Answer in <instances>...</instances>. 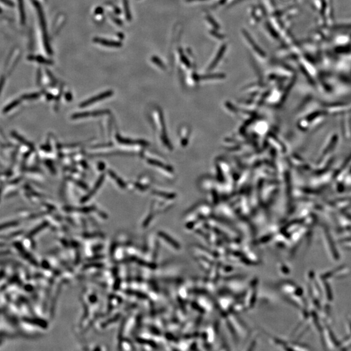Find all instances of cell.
<instances>
[{
	"label": "cell",
	"instance_id": "8992f818",
	"mask_svg": "<svg viewBox=\"0 0 351 351\" xmlns=\"http://www.w3.org/2000/svg\"><path fill=\"white\" fill-rule=\"evenodd\" d=\"M28 59H29L31 61H37V62H39L40 63H42V64H50L53 63V62L52 61H50L49 59H46L44 58L43 57H41V56H32V55H31V56L29 57V58H28Z\"/></svg>",
	"mask_w": 351,
	"mask_h": 351
},
{
	"label": "cell",
	"instance_id": "30bf717a",
	"mask_svg": "<svg viewBox=\"0 0 351 351\" xmlns=\"http://www.w3.org/2000/svg\"><path fill=\"white\" fill-rule=\"evenodd\" d=\"M2 2L7 6H9V7H13L14 6V3L13 2H11V0H2Z\"/></svg>",
	"mask_w": 351,
	"mask_h": 351
},
{
	"label": "cell",
	"instance_id": "277c9868",
	"mask_svg": "<svg viewBox=\"0 0 351 351\" xmlns=\"http://www.w3.org/2000/svg\"><path fill=\"white\" fill-rule=\"evenodd\" d=\"M107 112L104 110L102 111H94L92 112H81V113H76L75 114L72 116V118H86L88 117L90 115L92 116H99V115H105L106 114Z\"/></svg>",
	"mask_w": 351,
	"mask_h": 351
},
{
	"label": "cell",
	"instance_id": "52a82bcc",
	"mask_svg": "<svg viewBox=\"0 0 351 351\" xmlns=\"http://www.w3.org/2000/svg\"><path fill=\"white\" fill-rule=\"evenodd\" d=\"M18 7H19V11H20V20L22 24H24L25 21V11H24V2L23 0H18Z\"/></svg>",
	"mask_w": 351,
	"mask_h": 351
},
{
	"label": "cell",
	"instance_id": "ba28073f",
	"mask_svg": "<svg viewBox=\"0 0 351 351\" xmlns=\"http://www.w3.org/2000/svg\"><path fill=\"white\" fill-rule=\"evenodd\" d=\"M19 102H20V101H19V100H15V101H14L13 102L11 103L10 104H8V105L7 106L5 107V109H3V112H7L9 111L11 109H12L13 108H14L15 106H16L18 105V104L19 103Z\"/></svg>",
	"mask_w": 351,
	"mask_h": 351
},
{
	"label": "cell",
	"instance_id": "6da1fadb",
	"mask_svg": "<svg viewBox=\"0 0 351 351\" xmlns=\"http://www.w3.org/2000/svg\"><path fill=\"white\" fill-rule=\"evenodd\" d=\"M35 6L36 8L37 12H38V14H39V20H40V24L41 25V28H42V31L43 33V39H44V46H45V48L49 54H51L52 53L51 48H50V46L48 42V34L47 33V29H46V20H45V18H44V13L42 11V9L41 7V5L39 4L38 2H35L34 3Z\"/></svg>",
	"mask_w": 351,
	"mask_h": 351
},
{
	"label": "cell",
	"instance_id": "7a4b0ae2",
	"mask_svg": "<svg viewBox=\"0 0 351 351\" xmlns=\"http://www.w3.org/2000/svg\"><path fill=\"white\" fill-rule=\"evenodd\" d=\"M112 92L111 90H107L105 92H102L100 94H98L97 96H94L92 98H90V99H88L86 101H85L84 102H83L81 104L80 106H81V107H86L87 106L91 105V104L96 103L98 101H100V100H102L103 99H106L107 98L110 97L112 95Z\"/></svg>",
	"mask_w": 351,
	"mask_h": 351
},
{
	"label": "cell",
	"instance_id": "5b68a950",
	"mask_svg": "<svg viewBox=\"0 0 351 351\" xmlns=\"http://www.w3.org/2000/svg\"><path fill=\"white\" fill-rule=\"evenodd\" d=\"M103 179H104V176H103V175H101V176H100V178L98 179V181L96 182L95 185H94V187L92 188V191L87 195V196H85V197L84 198L85 200H87V199L89 198L91 196H92L94 193H95L96 192L97 189H98L100 188V187L101 186V184L103 183Z\"/></svg>",
	"mask_w": 351,
	"mask_h": 351
},
{
	"label": "cell",
	"instance_id": "9c48e42d",
	"mask_svg": "<svg viewBox=\"0 0 351 351\" xmlns=\"http://www.w3.org/2000/svg\"><path fill=\"white\" fill-rule=\"evenodd\" d=\"M39 96H40L39 93H33V94H25V95L23 96L22 98L24 99H34L39 97Z\"/></svg>",
	"mask_w": 351,
	"mask_h": 351
},
{
	"label": "cell",
	"instance_id": "3957f363",
	"mask_svg": "<svg viewBox=\"0 0 351 351\" xmlns=\"http://www.w3.org/2000/svg\"><path fill=\"white\" fill-rule=\"evenodd\" d=\"M94 42L100 44L102 46L110 47V48H120L122 46V43L118 41H109L105 39H101V38H95L94 39Z\"/></svg>",
	"mask_w": 351,
	"mask_h": 351
}]
</instances>
